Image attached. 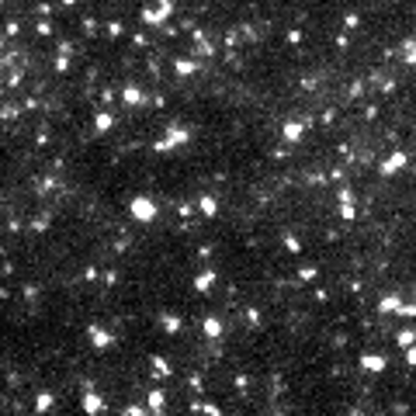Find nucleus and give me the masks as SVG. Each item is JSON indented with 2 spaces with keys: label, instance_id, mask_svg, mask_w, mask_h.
Listing matches in <instances>:
<instances>
[{
  "label": "nucleus",
  "instance_id": "obj_1",
  "mask_svg": "<svg viewBox=\"0 0 416 416\" xmlns=\"http://www.w3.org/2000/svg\"><path fill=\"white\" fill-rule=\"evenodd\" d=\"M406 163H409V156L402 153V149H392V153L378 163V174L382 177H392V174H399V170H406Z\"/></svg>",
  "mask_w": 416,
  "mask_h": 416
},
{
  "label": "nucleus",
  "instance_id": "obj_2",
  "mask_svg": "<svg viewBox=\"0 0 416 416\" xmlns=\"http://www.w3.org/2000/svg\"><path fill=\"white\" fill-rule=\"evenodd\" d=\"M340 219H344V222H354L357 219V198H354V191H350V184H344V187H340Z\"/></svg>",
  "mask_w": 416,
  "mask_h": 416
},
{
  "label": "nucleus",
  "instance_id": "obj_3",
  "mask_svg": "<svg viewBox=\"0 0 416 416\" xmlns=\"http://www.w3.org/2000/svg\"><path fill=\"white\" fill-rule=\"evenodd\" d=\"M309 125H312L309 118H306V122H285V129H281L285 142H291V146H295V142H298L302 135H306V129H309Z\"/></svg>",
  "mask_w": 416,
  "mask_h": 416
},
{
  "label": "nucleus",
  "instance_id": "obj_4",
  "mask_svg": "<svg viewBox=\"0 0 416 416\" xmlns=\"http://www.w3.org/2000/svg\"><path fill=\"white\" fill-rule=\"evenodd\" d=\"M361 368H364L368 374H382V371L389 368V361H385L382 354H364V357H361Z\"/></svg>",
  "mask_w": 416,
  "mask_h": 416
},
{
  "label": "nucleus",
  "instance_id": "obj_5",
  "mask_svg": "<svg viewBox=\"0 0 416 416\" xmlns=\"http://www.w3.org/2000/svg\"><path fill=\"white\" fill-rule=\"evenodd\" d=\"M399 295H385L382 302H378V312H382V316H395V309H399Z\"/></svg>",
  "mask_w": 416,
  "mask_h": 416
},
{
  "label": "nucleus",
  "instance_id": "obj_6",
  "mask_svg": "<svg viewBox=\"0 0 416 416\" xmlns=\"http://www.w3.org/2000/svg\"><path fill=\"white\" fill-rule=\"evenodd\" d=\"M402 63L416 66V39H406V42H402Z\"/></svg>",
  "mask_w": 416,
  "mask_h": 416
},
{
  "label": "nucleus",
  "instance_id": "obj_7",
  "mask_svg": "<svg viewBox=\"0 0 416 416\" xmlns=\"http://www.w3.org/2000/svg\"><path fill=\"white\" fill-rule=\"evenodd\" d=\"M395 344H399V347L416 344V329H409V326H406V329H399V333H395Z\"/></svg>",
  "mask_w": 416,
  "mask_h": 416
},
{
  "label": "nucleus",
  "instance_id": "obj_8",
  "mask_svg": "<svg viewBox=\"0 0 416 416\" xmlns=\"http://www.w3.org/2000/svg\"><path fill=\"white\" fill-rule=\"evenodd\" d=\"M395 316H399V319H416V302H399Z\"/></svg>",
  "mask_w": 416,
  "mask_h": 416
},
{
  "label": "nucleus",
  "instance_id": "obj_9",
  "mask_svg": "<svg viewBox=\"0 0 416 416\" xmlns=\"http://www.w3.org/2000/svg\"><path fill=\"white\" fill-rule=\"evenodd\" d=\"M316 274H319L316 263H302V267H298V285H302V281H316Z\"/></svg>",
  "mask_w": 416,
  "mask_h": 416
},
{
  "label": "nucleus",
  "instance_id": "obj_10",
  "mask_svg": "<svg viewBox=\"0 0 416 416\" xmlns=\"http://www.w3.org/2000/svg\"><path fill=\"white\" fill-rule=\"evenodd\" d=\"M132 208H135V215H139V219H153V205H149L146 198H139Z\"/></svg>",
  "mask_w": 416,
  "mask_h": 416
},
{
  "label": "nucleus",
  "instance_id": "obj_11",
  "mask_svg": "<svg viewBox=\"0 0 416 416\" xmlns=\"http://www.w3.org/2000/svg\"><path fill=\"white\" fill-rule=\"evenodd\" d=\"M285 250H288V253H302V240L288 233V236H285Z\"/></svg>",
  "mask_w": 416,
  "mask_h": 416
},
{
  "label": "nucleus",
  "instance_id": "obj_12",
  "mask_svg": "<svg viewBox=\"0 0 416 416\" xmlns=\"http://www.w3.org/2000/svg\"><path fill=\"white\" fill-rule=\"evenodd\" d=\"M357 24H361V14H344V31H350Z\"/></svg>",
  "mask_w": 416,
  "mask_h": 416
},
{
  "label": "nucleus",
  "instance_id": "obj_13",
  "mask_svg": "<svg viewBox=\"0 0 416 416\" xmlns=\"http://www.w3.org/2000/svg\"><path fill=\"white\" fill-rule=\"evenodd\" d=\"M212 281H215V274H212V271H208V274H201V278H198V291H208V288H212Z\"/></svg>",
  "mask_w": 416,
  "mask_h": 416
},
{
  "label": "nucleus",
  "instance_id": "obj_14",
  "mask_svg": "<svg viewBox=\"0 0 416 416\" xmlns=\"http://www.w3.org/2000/svg\"><path fill=\"white\" fill-rule=\"evenodd\" d=\"M205 333H208V336H219V333H222V323H219V319H208V323H205Z\"/></svg>",
  "mask_w": 416,
  "mask_h": 416
},
{
  "label": "nucleus",
  "instance_id": "obj_15",
  "mask_svg": "<svg viewBox=\"0 0 416 416\" xmlns=\"http://www.w3.org/2000/svg\"><path fill=\"white\" fill-rule=\"evenodd\" d=\"M402 350H406V364L416 368V344H409V347H402Z\"/></svg>",
  "mask_w": 416,
  "mask_h": 416
},
{
  "label": "nucleus",
  "instance_id": "obj_16",
  "mask_svg": "<svg viewBox=\"0 0 416 416\" xmlns=\"http://www.w3.org/2000/svg\"><path fill=\"white\" fill-rule=\"evenodd\" d=\"M344 177H347V170H344V167H333V170L326 174V180H344Z\"/></svg>",
  "mask_w": 416,
  "mask_h": 416
},
{
  "label": "nucleus",
  "instance_id": "obj_17",
  "mask_svg": "<svg viewBox=\"0 0 416 416\" xmlns=\"http://www.w3.org/2000/svg\"><path fill=\"white\" fill-rule=\"evenodd\" d=\"M347 94H350V97H361V94H364V80H357V84H350V90H347ZM350 97H347V101H350Z\"/></svg>",
  "mask_w": 416,
  "mask_h": 416
},
{
  "label": "nucleus",
  "instance_id": "obj_18",
  "mask_svg": "<svg viewBox=\"0 0 416 416\" xmlns=\"http://www.w3.org/2000/svg\"><path fill=\"white\" fill-rule=\"evenodd\" d=\"M201 212L205 215H215V198H201Z\"/></svg>",
  "mask_w": 416,
  "mask_h": 416
},
{
  "label": "nucleus",
  "instance_id": "obj_19",
  "mask_svg": "<svg viewBox=\"0 0 416 416\" xmlns=\"http://www.w3.org/2000/svg\"><path fill=\"white\" fill-rule=\"evenodd\" d=\"M285 39H288V42H291V45H298V42H302V31H298V28H291V31H288V35H285Z\"/></svg>",
  "mask_w": 416,
  "mask_h": 416
},
{
  "label": "nucleus",
  "instance_id": "obj_20",
  "mask_svg": "<svg viewBox=\"0 0 416 416\" xmlns=\"http://www.w3.org/2000/svg\"><path fill=\"white\" fill-rule=\"evenodd\" d=\"M347 45H350V39H347V31H344V35H336V49H347Z\"/></svg>",
  "mask_w": 416,
  "mask_h": 416
},
{
  "label": "nucleus",
  "instance_id": "obj_21",
  "mask_svg": "<svg viewBox=\"0 0 416 416\" xmlns=\"http://www.w3.org/2000/svg\"><path fill=\"white\" fill-rule=\"evenodd\" d=\"M309 184H326V174H309Z\"/></svg>",
  "mask_w": 416,
  "mask_h": 416
}]
</instances>
